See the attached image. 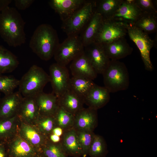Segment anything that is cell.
I'll list each match as a JSON object with an SVG mask.
<instances>
[{"instance_id":"obj_16","label":"cell","mask_w":157,"mask_h":157,"mask_svg":"<svg viewBox=\"0 0 157 157\" xmlns=\"http://www.w3.org/2000/svg\"><path fill=\"white\" fill-rule=\"evenodd\" d=\"M110 92L105 87L95 84L84 99V102L89 108L97 110L105 106L109 101Z\"/></svg>"},{"instance_id":"obj_21","label":"cell","mask_w":157,"mask_h":157,"mask_svg":"<svg viewBox=\"0 0 157 157\" xmlns=\"http://www.w3.org/2000/svg\"><path fill=\"white\" fill-rule=\"evenodd\" d=\"M97 110L83 108L74 115L75 124L78 130L93 131L97 124Z\"/></svg>"},{"instance_id":"obj_10","label":"cell","mask_w":157,"mask_h":157,"mask_svg":"<svg viewBox=\"0 0 157 157\" xmlns=\"http://www.w3.org/2000/svg\"><path fill=\"white\" fill-rule=\"evenodd\" d=\"M49 72L52 93L58 98L68 89L70 79L69 71L66 67L55 63L50 66Z\"/></svg>"},{"instance_id":"obj_32","label":"cell","mask_w":157,"mask_h":157,"mask_svg":"<svg viewBox=\"0 0 157 157\" xmlns=\"http://www.w3.org/2000/svg\"><path fill=\"white\" fill-rule=\"evenodd\" d=\"M48 140L41 147L39 153L44 157H67L62 146Z\"/></svg>"},{"instance_id":"obj_22","label":"cell","mask_w":157,"mask_h":157,"mask_svg":"<svg viewBox=\"0 0 157 157\" xmlns=\"http://www.w3.org/2000/svg\"><path fill=\"white\" fill-rule=\"evenodd\" d=\"M35 98L40 115L53 116L59 106L58 98L53 93L42 92Z\"/></svg>"},{"instance_id":"obj_34","label":"cell","mask_w":157,"mask_h":157,"mask_svg":"<svg viewBox=\"0 0 157 157\" xmlns=\"http://www.w3.org/2000/svg\"><path fill=\"white\" fill-rule=\"evenodd\" d=\"M76 133L82 151L83 156L85 157L88 154L95 134L93 131L83 130H78Z\"/></svg>"},{"instance_id":"obj_35","label":"cell","mask_w":157,"mask_h":157,"mask_svg":"<svg viewBox=\"0 0 157 157\" xmlns=\"http://www.w3.org/2000/svg\"><path fill=\"white\" fill-rule=\"evenodd\" d=\"M19 80L13 76L0 75V92L5 95L10 94L19 86Z\"/></svg>"},{"instance_id":"obj_31","label":"cell","mask_w":157,"mask_h":157,"mask_svg":"<svg viewBox=\"0 0 157 157\" xmlns=\"http://www.w3.org/2000/svg\"><path fill=\"white\" fill-rule=\"evenodd\" d=\"M56 125L54 115H40L34 125L42 134L47 137L48 135L52 133Z\"/></svg>"},{"instance_id":"obj_39","label":"cell","mask_w":157,"mask_h":157,"mask_svg":"<svg viewBox=\"0 0 157 157\" xmlns=\"http://www.w3.org/2000/svg\"><path fill=\"white\" fill-rule=\"evenodd\" d=\"M12 1V0H0V13L8 6Z\"/></svg>"},{"instance_id":"obj_14","label":"cell","mask_w":157,"mask_h":157,"mask_svg":"<svg viewBox=\"0 0 157 157\" xmlns=\"http://www.w3.org/2000/svg\"><path fill=\"white\" fill-rule=\"evenodd\" d=\"M23 98L19 91L1 98L0 101V119L17 115Z\"/></svg>"},{"instance_id":"obj_19","label":"cell","mask_w":157,"mask_h":157,"mask_svg":"<svg viewBox=\"0 0 157 157\" xmlns=\"http://www.w3.org/2000/svg\"><path fill=\"white\" fill-rule=\"evenodd\" d=\"M102 45L106 54L110 60H119L124 58L130 55L133 51V48L130 46L124 38Z\"/></svg>"},{"instance_id":"obj_42","label":"cell","mask_w":157,"mask_h":157,"mask_svg":"<svg viewBox=\"0 0 157 157\" xmlns=\"http://www.w3.org/2000/svg\"><path fill=\"white\" fill-rule=\"evenodd\" d=\"M35 157H44L40 153H39Z\"/></svg>"},{"instance_id":"obj_33","label":"cell","mask_w":157,"mask_h":157,"mask_svg":"<svg viewBox=\"0 0 157 157\" xmlns=\"http://www.w3.org/2000/svg\"><path fill=\"white\" fill-rule=\"evenodd\" d=\"M54 116L56 124L60 128L69 126L73 124L74 115L59 106Z\"/></svg>"},{"instance_id":"obj_17","label":"cell","mask_w":157,"mask_h":157,"mask_svg":"<svg viewBox=\"0 0 157 157\" xmlns=\"http://www.w3.org/2000/svg\"><path fill=\"white\" fill-rule=\"evenodd\" d=\"M17 115L21 121L34 125L40 116L35 98L23 97Z\"/></svg>"},{"instance_id":"obj_37","label":"cell","mask_w":157,"mask_h":157,"mask_svg":"<svg viewBox=\"0 0 157 157\" xmlns=\"http://www.w3.org/2000/svg\"><path fill=\"white\" fill-rule=\"evenodd\" d=\"M15 7L18 10H24L29 7L35 1L34 0H15Z\"/></svg>"},{"instance_id":"obj_38","label":"cell","mask_w":157,"mask_h":157,"mask_svg":"<svg viewBox=\"0 0 157 157\" xmlns=\"http://www.w3.org/2000/svg\"><path fill=\"white\" fill-rule=\"evenodd\" d=\"M0 157H8L6 143L0 142Z\"/></svg>"},{"instance_id":"obj_13","label":"cell","mask_w":157,"mask_h":157,"mask_svg":"<svg viewBox=\"0 0 157 157\" xmlns=\"http://www.w3.org/2000/svg\"><path fill=\"white\" fill-rule=\"evenodd\" d=\"M18 133L39 152L41 147L47 140V137L42 134L35 125L27 124L20 120Z\"/></svg>"},{"instance_id":"obj_8","label":"cell","mask_w":157,"mask_h":157,"mask_svg":"<svg viewBox=\"0 0 157 157\" xmlns=\"http://www.w3.org/2000/svg\"><path fill=\"white\" fill-rule=\"evenodd\" d=\"M127 26L119 22L103 19L95 42L103 45L124 38L127 33Z\"/></svg>"},{"instance_id":"obj_30","label":"cell","mask_w":157,"mask_h":157,"mask_svg":"<svg viewBox=\"0 0 157 157\" xmlns=\"http://www.w3.org/2000/svg\"><path fill=\"white\" fill-rule=\"evenodd\" d=\"M108 152L104 139L100 135L95 134L88 154L91 157H106Z\"/></svg>"},{"instance_id":"obj_25","label":"cell","mask_w":157,"mask_h":157,"mask_svg":"<svg viewBox=\"0 0 157 157\" xmlns=\"http://www.w3.org/2000/svg\"><path fill=\"white\" fill-rule=\"evenodd\" d=\"M62 147L67 155L73 157L83 156L76 131L71 130L66 133L63 138Z\"/></svg>"},{"instance_id":"obj_20","label":"cell","mask_w":157,"mask_h":157,"mask_svg":"<svg viewBox=\"0 0 157 157\" xmlns=\"http://www.w3.org/2000/svg\"><path fill=\"white\" fill-rule=\"evenodd\" d=\"M103 20L101 15L96 11L79 35L84 47L95 42Z\"/></svg>"},{"instance_id":"obj_4","label":"cell","mask_w":157,"mask_h":157,"mask_svg":"<svg viewBox=\"0 0 157 157\" xmlns=\"http://www.w3.org/2000/svg\"><path fill=\"white\" fill-rule=\"evenodd\" d=\"M102 74L104 87L110 93L126 90L128 88L129 74L124 63L119 60H110Z\"/></svg>"},{"instance_id":"obj_28","label":"cell","mask_w":157,"mask_h":157,"mask_svg":"<svg viewBox=\"0 0 157 157\" xmlns=\"http://www.w3.org/2000/svg\"><path fill=\"white\" fill-rule=\"evenodd\" d=\"M148 35L157 29V14L142 13L133 25Z\"/></svg>"},{"instance_id":"obj_23","label":"cell","mask_w":157,"mask_h":157,"mask_svg":"<svg viewBox=\"0 0 157 157\" xmlns=\"http://www.w3.org/2000/svg\"><path fill=\"white\" fill-rule=\"evenodd\" d=\"M60 106L74 115L83 108L84 100L69 90L58 97Z\"/></svg>"},{"instance_id":"obj_41","label":"cell","mask_w":157,"mask_h":157,"mask_svg":"<svg viewBox=\"0 0 157 157\" xmlns=\"http://www.w3.org/2000/svg\"><path fill=\"white\" fill-rule=\"evenodd\" d=\"M49 138L51 141L54 143H57L59 142L60 140L59 136L53 134H51Z\"/></svg>"},{"instance_id":"obj_7","label":"cell","mask_w":157,"mask_h":157,"mask_svg":"<svg viewBox=\"0 0 157 157\" xmlns=\"http://www.w3.org/2000/svg\"><path fill=\"white\" fill-rule=\"evenodd\" d=\"M127 29L130 39L139 49L145 69L152 71L154 67L150 58V51L154 45V41L148 34L134 26L128 25Z\"/></svg>"},{"instance_id":"obj_9","label":"cell","mask_w":157,"mask_h":157,"mask_svg":"<svg viewBox=\"0 0 157 157\" xmlns=\"http://www.w3.org/2000/svg\"><path fill=\"white\" fill-rule=\"evenodd\" d=\"M142 13L135 0H123L115 12L109 18L104 19L119 22L126 25H133Z\"/></svg>"},{"instance_id":"obj_12","label":"cell","mask_w":157,"mask_h":157,"mask_svg":"<svg viewBox=\"0 0 157 157\" xmlns=\"http://www.w3.org/2000/svg\"><path fill=\"white\" fill-rule=\"evenodd\" d=\"M6 145L8 157H35L39 153L18 133Z\"/></svg>"},{"instance_id":"obj_24","label":"cell","mask_w":157,"mask_h":157,"mask_svg":"<svg viewBox=\"0 0 157 157\" xmlns=\"http://www.w3.org/2000/svg\"><path fill=\"white\" fill-rule=\"evenodd\" d=\"M19 122L17 115L0 119V142L6 143L17 134Z\"/></svg>"},{"instance_id":"obj_3","label":"cell","mask_w":157,"mask_h":157,"mask_svg":"<svg viewBox=\"0 0 157 157\" xmlns=\"http://www.w3.org/2000/svg\"><path fill=\"white\" fill-rule=\"evenodd\" d=\"M50 82L49 75L41 67L33 65L19 80V91L24 97H35Z\"/></svg>"},{"instance_id":"obj_27","label":"cell","mask_w":157,"mask_h":157,"mask_svg":"<svg viewBox=\"0 0 157 157\" xmlns=\"http://www.w3.org/2000/svg\"><path fill=\"white\" fill-rule=\"evenodd\" d=\"M19 64L17 57L10 51L0 45V75L13 72Z\"/></svg>"},{"instance_id":"obj_44","label":"cell","mask_w":157,"mask_h":157,"mask_svg":"<svg viewBox=\"0 0 157 157\" xmlns=\"http://www.w3.org/2000/svg\"></svg>"},{"instance_id":"obj_2","label":"cell","mask_w":157,"mask_h":157,"mask_svg":"<svg viewBox=\"0 0 157 157\" xmlns=\"http://www.w3.org/2000/svg\"><path fill=\"white\" fill-rule=\"evenodd\" d=\"M59 43L56 30L50 25L43 24L38 26L35 30L29 46L40 58L47 61L53 56Z\"/></svg>"},{"instance_id":"obj_1","label":"cell","mask_w":157,"mask_h":157,"mask_svg":"<svg viewBox=\"0 0 157 157\" xmlns=\"http://www.w3.org/2000/svg\"><path fill=\"white\" fill-rule=\"evenodd\" d=\"M25 24L17 9L8 6L0 13V36L9 46H20L26 41Z\"/></svg>"},{"instance_id":"obj_5","label":"cell","mask_w":157,"mask_h":157,"mask_svg":"<svg viewBox=\"0 0 157 157\" xmlns=\"http://www.w3.org/2000/svg\"><path fill=\"white\" fill-rule=\"evenodd\" d=\"M96 0H86L69 18L63 22L61 28L67 35H79L96 11Z\"/></svg>"},{"instance_id":"obj_26","label":"cell","mask_w":157,"mask_h":157,"mask_svg":"<svg viewBox=\"0 0 157 157\" xmlns=\"http://www.w3.org/2000/svg\"><path fill=\"white\" fill-rule=\"evenodd\" d=\"M93 80L85 78L72 76L70 78L68 89L84 99L95 84Z\"/></svg>"},{"instance_id":"obj_40","label":"cell","mask_w":157,"mask_h":157,"mask_svg":"<svg viewBox=\"0 0 157 157\" xmlns=\"http://www.w3.org/2000/svg\"><path fill=\"white\" fill-rule=\"evenodd\" d=\"M63 133L62 129L59 127H55L53 130L52 133L60 137Z\"/></svg>"},{"instance_id":"obj_15","label":"cell","mask_w":157,"mask_h":157,"mask_svg":"<svg viewBox=\"0 0 157 157\" xmlns=\"http://www.w3.org/2000/svg\"><path fill=\"white\" fill-rule=\"evenodd\" d=\"M70 69L73 76L84 77L93 80L97 76L84 51L71 62Z\"/></svg>"},{"instance_id":"obj_29","label":"cell","mask_w":157,"mask_h":157,"mask_svg":"<svg viewBox=\"0 0 157 157\" xmlns=\"http://www.w3.org/2000/svg\"><path fill=\"white\" fill-rule=\"evenodd\" d=\"M123 0H96V11L100 13L103 19H107L117 10Z\"/></svg>"},{"instance_id":"obj_18","label":"cell","mask_w":157,"mask_h":157,"mask_svg":"<svg viewBox=\"0 0 157 157\" xmlns=\"http://www.w3.org/2000/svg\"><path fill=\"white\" fill-rule=\"evenodd\" d=\"M85 0H51L49 4L63 22L69 18L84 3Z\"/></svg>"},{"instance_id":"obj_11","label":"cell","mask_w":157,"mask_h":157,"mask_svg":"<svg viewBox=\"0 0 157 157\" xmlns=\"http://www.w3.org/2000/svg\"><path fill=\"white\" fill-rule=\"evenodd\" d=\"M84 51L97 74H102L110 61L102 45L95 42L84 47Z\"/></svg>"},{"instance_id":"obj_6","label":"cell","mask_w":157,"mask_h":157,"mask_svg":"<svg viewBox=\"0 0 157 157\" xmlns=\"http://www.w3.org/2000/svg\"><path fill=\"white\" fill-rule=\"evenodd\" d=\"M84 46L79 35L67 36L59 43L54 54L56 63L66 66L84 51Z\"/></svg>"},{"instance_id":"obj_43","label":"cell","mask_w":157,"mask_h":157,"mask_svg":"<svg viewBox=\"0 0 157 157\" xmlns=\"http://www.w3.org/2000/svg\"><path fill=\"white\" fill-rule=\"evenodd\" d=\"M1 99V93L0 92V101Z\"/></svg>"},{"instance_id":"obj_36","label":"cell","mask_w":157,"mask_h":157,"mask_svg":"<svg viewBox=\"0 0 157 157\" xmlns=\"http://www.w3.org/2000/svg\"><path fill=\"white\" fill-rule=\"evenodd\" d=\"M156 1L152 0H135L136 4L142 13L157 14L156 7Z\"/></svg>"}]
</instances>
